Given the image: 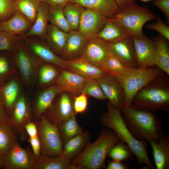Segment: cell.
Wrapping results in <instances>:
<instances>
[{"label":"cell","instance_id":"obj_1","mask_svg":"<svg viewBox=\"0 0 169 169\" xmlns=\"http://www.w3.org/2000/svg\"><path fill=\"white\" fill-rule=\"evenodd\" d=\"M124 122L136 139L149 141L158 139L163 133L162 126L156 112L137 110L132 106L120 109Z\"/></svg>","mask_w":169,"mask_h":169},{"label":"cell","instance_id":"obj_2","mask_svg":"<svg viewBox=\"0 0 169 169\" xmlns=\"http://www.w3.org/2000/svg\"><path fill=\"white\" fill-rule=\"evenodd\" d=\"M106 108L107 112L103 113L100 118L101 124L112 130L120 140L127 144L136 156L139 166L145 164L149 169H154L148 156L147 141H139L133 137L124 122L120 109L109 102Z\"/></svg>","mask_w":169,"mask_h":169},{"label":"cell","instance_id":"obj_3","mask_svg":"<svg viewBox=\"0 0 169 169\" xmlns=\"http://www.w3.org/2000/svg\"><path fill=\"white\" fill-rule=\"evenodd\" d=\"M168 75L163 72L140 89L133 99V107L137 110L156 113L159 111L168 112Z\"/></svg>","mask_w":169,"mask_h":169},{"label":"cell","instance_id":"obj_4","mask_svg":"<svg viewBox=\"0 0 169 169\" xmlns=\"http://www.w3.org/2000/svg\"><path fill=\"white\" fill-rule=\"evenodd\" d=\"M120 141L112 130L109 128L104 129L97 139L93 143L87 144L79 154L70 161L71 163L83 169L106 168L105 160L110 150Z\"/></svg>","mask_w":169,"mask_h":169},{"label":"cell","instance_id":"obj_5","mask_svg":"<svg viewBox=\"0 0 169 169\" xmlns=\"http://www.w3.org/2000/svg\"><path fill=\"white\" fill-rule=\"evenodd\" d=\"M163 72L157 67L139 69L127 66L123 74L113 76L120 82L124 89V106H132V100L136 93Z\"/></svg>","mask_w":169,"mask_h":169},{"label":"cell","instance_id":"obj_6","mask_svg":"<svg viewBox=\"0 0 169 169\" xmlns=\"http://www.w3.org/2000/svg\"><path fill=\"white\" fill-rule=\"evenodd\" d=\"M156 15L148 8L135 3L119 9L113 18L118 20L132 37L141 38L143 27L147 22L154 20Z\"/></svg>","mask_w":169,"mask_h":169},{"label":"cell","instance_id":"obj_7","mask_svg":"<svg viewBox=\"0 0 169 169\" xmlns=\"http://www.w3.org/2000/svg\"><path fill=\"white\" fill-rule=\"evenodd\" d=\"M12 55L23 84L28 87L33 85L37 81L40 65L44 62L34 56L21 40L12 52Z\"/></svg>","mask_w":169,"mask_h":169},{"label":"cell","instance_id":"obj_8","mask_svg":"<svg viewBox=\"0 0 169 169\" xmlns=\"http://www.w3.org/2000/svg\"><path fill=\"white\" fill-rule=\"evenodd\" d=\"M37 130L42 155L51 157L61 156L63 148L57 126L51 123L42 115Z\"/></svg>","mask_w":169,"mask_h":169},{"label":"cell","instance_id":"obj_9","mask_svg":"<svg viewBox=\"0 0 169 169\" xmlns=\"http://www.w3.org/2000/svg\"><path fill=\"white\" fill-rule=\"evenodd\" d=\"M37 158L17 143L3 158L5 169H33Z\"/></svg>","mask_w":169,"mask_h":169},{"label":"cell","instance_id":"obj_10","mask_svg":"<svg viewBox=\"0 0 169 169\" xmlns=\"http://www.w3.org/2000/svg\"><path fill=\"white\" fill-rule=\"evenodd\" d=\"M111 51L109 43L97 37L87 39L80 57L101 68L103 61Z\"/></svg>","mask_w":169,"mask_h":169},{"label":"cell","instance_id":"obj_11","mask_svg":"<svg viewBox=\"0 0 169 169\" xmlns=\"http://www.w3.org/2000/svg\"><path fill=\"white\" fill-rule=\"evenodd\" d=\"M24 43L30 51L43 61L54 64L64 69V60L55 54L46 42L33 36H22Z\"/></svg>","mask_w":169,"mask_h":169},{"label":"cell","instance_id":"obj_12","mask_svg":"<svg viewBox=\"0 0 169 169\" xmlns=\"http://www.w3.org/2000/svg\"><path fill=\"white\" fill-rule=\"evenodd\" d=\"M107 18L92 9L85 8L80 18L78 31L86 39L97 37Z\"/></svg>","mask_w":169,"mask_h":169},{"label":"cell","instance_id":"obj_13","mask_svg":"<svg viewBox=\"0 0 169 169\" xmlns=\"http://www.w3.org/2000/svg\"><path fill=\"white\" fill-rule=\"evenodd\" d=\"M131 37L136 52L137 69H145L155 65L156 48L152 40L145 34L140 38Z\"/></svg>","mask_w":169,"mask_h":169},{"label":"cell","instance_id":"obj_14","mask_svg":"<svg viewBox=\"0 0 169 169\" xmlns=\"http://www.w3.org/2000/svg\"><path fill=\"white\" fill-rule=\"evenodd\" d=\"M97 80L109 102L121 109L124 105L125 95L124 89L120 82L107 74Z\"/></svg>","mask_w":169,"mask_h":169},{"label":"cell","instance_id":"obj_15","mask_svg":"<svg viewBox=\"0 0 169 169\" xmlns=\"http://www.w3.org/2000/svg\"><path fill=\"white\" fill-rule=\"evenodd\" d=\"M109 44L111 51L126 66L137 69L136 52L131 36L127 37L120 41Z\"/></svg>","mask_w":169,"mask_h":169},{"label":"cell","instance_id":"obj_16","mask_svg":"<svg viewBox=\"0 0 169 169\" xmlns=\"http://www.w3.org/2000/svg\"><path fill=\"white\" fill-rule=\"evenodd\" d=\"M64 69L87 79H97L106 74L101 68L80 57L71 60H64Z\"/></svg>","mask_w":169,"mask_h":169},{"label":"cell","instance_id":"obj_17","mask_svg":"<svg viewBox=\"0 0 169 169\" xmlns=\"http://www.w3.org/2000/svg\"><path fill=\"white\" fill-rule=\"evenodd\" d=\"M88 79L67 70L61 69L54 84L63 87L65 92L74 97L81 94Z\"/></svg>","mask_w":169,"mask_h":169},{"label":"cell","instance_id":"obj_18","mask_svg":"<svg viewBox=\"0 0 169 169\" xmlns=\"http://www.w3.org/2000/svg\"><path fill=\"white\" fill-rule=\"evenodd\" d=\"M86 40L78 30H70L68 33L67 38L60 57L65 60L80 57Z\"/></svg>","mask_w":169,"mask_h":169},{"label":"cell","instance_id":"obj_19","mask_svg":"<svg viewBox=\"0 0 169 169\" xmlns=\"http://www.w3.org/2000/svg\"><path fill=\"white\" fill-rule=\"evenodd\" d=\"M156 169L169 168V136L163 133L156 141H149Z\"/></svg>","mask_w":169,"mask_h":169},{"label":"cell","instance_id":"obj_20","mask_svg":"<svg viewBox=\"0 0 169 169\" xmlns=\"http://www.w3.org/2000/svg\"><path fill=\"white\" fill-rule=\"evenodd\" d=\"M17 74L0 85V98L8 114L12 111L20 97V86Z\"/></svg>","mask_w":169,"mask_h":169},{"label":"cell","instance_id":"obj_21","mask_svg":"<svg viewBox=\"0 0 169 169\" xmlns=\"http://www.w3.org/2000/svg\"><path fill=\"white\" fill-rule=\"evenodd\" d=\"M130 36L131 35L125 28L114 18H107L104 27L97 36L109 43L120 41Z\"/></svg>","mask_w":169,"mask_h":169},{"label":"cell","instance_id":"obj_22","mask_svg":"<svg viewBox=\"0 0 169 169\" xmlns=\"http://www.w3.org/2000/svg\"><path fill=\"white\" fill-rule=\"evenodd\" d=\"M59 95L55 106L53 107L51 106L49 108L51 110L54 119L55 120L54 124L56 126L57 124L59 125L63 121L75 114L73 101L71 97L72 96L66 92H63Z\"/></svg>","mask_w":169,"mask_h":169},{"label":"cell","instance_id":"obj_23","mask_svg":"<svg viewBox=\"0 0 169 169\" xmlns=\"http://www.w3.org/2000/svg\"><path fill=\"white\" fill-rule=\"evenodd\" d=\"M85 8L92 9L107 18H112L119 9L114 0H69Z\"/></svg>","mask_w":169,"mask_h":169},{"label":"cell","instance_id":"obj_24","mask_svg":"<svg viewBox=\"0 0 169 169\" xmlns=\"http://www.w3.org/2000/svg\"><path fill=\"white\" fill-rule=\"evenodd\" d=\"M50 7L46 3H40L35 22L29 30L22 36H37L42 40H45Z\"/></svg>","mask_w":169,"mask_h":169},{"label":"cell","instance_id":"obj_25","mask_svg":"<svg viewBox=\"0 0 169 169\" xmlns=\"http://www.w3.org/2000/svg\"><path fill=\"white\" fill-rule=\"evenodd\" d=\"M33 24L23 13L16 10L8 20L1 22L0 30L22 36L31 28Z\"/></svg>","mask_w":169,"mask_h":169},{"label":"cell","instance_id":"obj_26","mask_svg":"<svg viewBox=\"0 0 169 169\" xmlns=\"http://www.w3.org/2000/svg\"><path fill=\"white\" fill-rule=\"evenodd\" d=\"M156 48L155 65L169 75V48L168 41L161 34L151 39Z\"/></svg>","mask_w":169,"mask_h":169},{"label":"cell","instance_id":"obj_27","mask_svg":"<svg viewBox=\"0 0 169 169\" xmlns=\"http://www.w3.org/2000/svg\"><path fill=\"white\" fill-rule=\"evenodd\" d=\"M78 165L71 164L62 156L51 157L41 155L37 158L33 169H81Z\"/></svg>","mask_w":169,"mask_h":169},{"label":"cell","instance_id":"obj_28","mask_svg":"<svg viewBox=\"0 0 169 169\" xmlns=\"http://www.w3.org/2000/svg\"><path fill=\"white\" fill-rule=\"evenodd\" d=\"M89 139V134L86 131L70 139L64 144L61 156L69 161L72 160L83 150Z\"/></svg>","mask_w":169,"mask_h":169},{"label":"cell","instance_id":"obj_29","mask_svg":"<svg viewBox=\"0 0 169 169\" xmlns=\"http://www.w3.org/2000/svg\"><path fill=\"white\" fill-rule=\"evenodd\" d=\"M63 92H65L63 87L54 84L42 90L38 94L36 104V111L41 115L51 106L55 97Z\"/></svg>","mask_w":169,"mask_h":169},{"label":"cell","instance_id":"obj_30","mask_svg":"<svg viewBox=\"0 0 169 169\" xmlns=\"http://www.w3.org/2000/svg\"><path fill=\"white\" fill-rule=\"evenodd\" d=\"M67 37L68 33L51 24H48L45 40L53 52L59 56H61Z\"/></svg>","mask_w":169,"mask_h":169},{"label":"cell","instance_id":"obj_31","mask_svg":"<svg viewBox=\"0 0 169 169\" xmlns=\"http://www.w3.org/2000/svg\"><path fill=\"white\" fill-rule=\"evenodd\" d=\"M17 142L16 135L11 126L7 123L0 124V156L3 158Z\"/></svg>","mask_w":169,"mask_h":169},{"label":"cell","instance_id":"obj_32","mask_svg":"<svg viewBox=\"0 0 169 169\" xmlns=\"http://www.w3.org/2000/svg\"><path fill=\"white\" fill-rule=\"evenodd\" d=\"M52 64L44 62L40 66L37 81L39 88H43L54 83L59 74V70Z\"/></svg>","mask_w":169,"mask_h":169},{"label":"cell","instance_id":"obj_33","mask_svg":"<svg viewBox=\"0 0 169 169\" xmlns=\"http://www.w3.org/2000/svg\"><path fill=\"white\" fill-rule=\"evenodd\" d=\"M64 7L60 5L50 6L48 21L56 27L68 33L71 30L64 14Z\"/></svg>","mask_w":169,"mask_h":169},{"label":"cell","instance_id":"obj_34","mask_svg":"<svg viewBox=\"0 0 169 169\" xmlns=\"http://www.w3.org/2000/svg\"><path fill=\"white\" fill-rule=\"evenodd\" d=\"M126 67L111 51L104 59L101 66V68L104 71L113 76L123 74Z\"/></svg>","mask_w":169,"mask_h":169},{"label":"cell","instance_id":"obj_35","mask_svg":"<svg viewBox=\"0 0 169 169\" xmlns=\"http://www.w3.org/2000/svg\"><path fill=\"white\" fill-rule=\"evenodd\" d=\"M84 9L78 4L70 2L64 6V14L71 30H78L81 16Z\"/></svg>","mask_w":169,"mask_h":169},{"label":"cell","instance_id":"obj_36","mask_svg":"<svg viewBox=\"0 0 169 169\" xmlns=\"http://www.w3.org/2000/svg\"><path fill=\"white\" fill-rule=\"evenodd\" d=\"M74 114L63 121L59 125L64 144L68 140L82 132L83 128L78 125Z\"/></svg>","mask_w":169,"mask_h":169},{"label":"cell","instance_id":"obj_37","mask_svg":"<svg viewBox=\"0 0 169 169\" xmlns=\"http://www.w3.org/2000/svg\"><path fill=\"white\" fill-rule=\"evenodd\" d=\"M16 10L23 13L33 24L41 2L39 0H14Z\"/></svg>","mask_w":169,"mask_h":169},{"label":"cell","instance_id":"obj_38","mask_svg":"<svg viewBox=\"0 0 169 169\" xmlns=\"http://www.w3.org/2000/svg\"><path fill=\"white\" fill-rule=\"evenodd\" d=\"M134 155L127 144L120 140L112 147L107 156L113 160L125 162L133 160Z\"/></svg>","mask_w":169,"mask_h":169},{"label":"cell","instance_id":"obj_39","mask_svg":"<svg viewBox=\"0 0 169 169\" xmlns=\"http://www.w3.org/2000/svg\"><path fill=\"white\" fill-rule=\"evenodd\" d=\"M8 56L0 55V85L7 82L18 74V71L12 57L10 60Z\"/></svg>","mask_w":169,"mask_h":169},{"label":"cell","instance_id":"obj_40","mask_svg":"<svg viewBox=\"0 0 169 169\" xmlns=\"http://www.w3.org/2000/svg\"><path fill=\"white\" fill-rule=\"evenodd\" d=\"M13 115L11 120L17 124H21L24 120L28 118L29 114V109L26 99L23 95L19 97L12 111Z\"/></svg>","mask_w":169,"mask_h":169},{"label":"cell","instance_id":"obj_41","mask_svg":"<svg viewBox=\"0 0 169 169\" xmlns=\"http://www.w3.org/2000/svg\"><path fill=\"white\" fill-rule=\"evenodd\" d=\"M81 93L99 100H103L107 99L98 82L96 79H88L83 88Z\"/></svg>","mask_w":169,"mask_h":169},{"label":"cell","instance_id":"obj_42","mask_svg":"<svg viewBox=\"0 0 169 169\" xmlns=\"http://www.w3.org/2000/svg\"><path fill=\"white\" fill-rule=\"evenodd\" d=\"M21 38L19 35L0 30V51L12 52Z\"/></svg>","mask_w":169,"mask_h":169},{"label":"cell","instance_id":"obj_43","mask_svg":"<svg viewBox=\"0 0 169 169\" xmlns=\"http://www.w3.org/2000/svg\"><path fill=\"white\" fill-rule=\"evenodd\" d=\"M16 10L14 0H0V21H5L12 17Z\"/></svg>","mask_w":169,"mask_h":169},{"label":"cell","instance_id":"obj_44","mask_svg":"<svg viewBox=\"0 0 169 169\" xmlns=\"http://www.w3.org/2000/svg\"><path fill=\"white\" fill-rule=\"evenodd\" d=\"M146 28L158 32L168 41H169V27L164 24L160 17L157 16L156 22L146 25Z\"/></svg>","mask_w":169,"mask_h":169},{"label":"cell","instance_id":"obj_45","mask_svg":"<svg viewBox=\"0 0 169 169\" xmlns=\"http://www.w3.org/2000/svg\"><path fill=\"white\" fill-rule=\"evenodd\" d=\"M88 105V97L85 94H81L74 97L73 107L75 115L84 112Z\"/></svg>","mask_w":169,"mask_h":169},{"label":"cell","instance_id":"obj_46","mask_svg":"<svg viewBox=\"0 0 169 169\" xmlns=\"http://www.w3.org/2000/svg\"><path fill=\"white\" fill-rule=\"evenodd\" d=\"M152 3L158 8L164 14L169 21V0H154Z\"/></svg>","mask_w":169,"mask_h":169},{"label":"cell","instance_id":"obj_47","mask_svg":"<svg viewBox=\"0 0 169 169\" xmlns=\"http://www.w3.org/2000/svg\"><path fill=\"white\" fill-rule=\"evenodd\" d=\"M131 166L130 164L125 162L113 160L109 161L106 169H130Z\"/></svg>","mask_w":169,"mask_h":169},{"label":"cell","instance_id":"obj_48","mask_svg":"<svg viewBox=\"0 0 169 169\" xmlns=\"http://www.w3.org/2000/svg\"><path fill=\"white\" fill-rule=\"evenodd\" d=\"M7 123L10 125L11 120L0 98V124Z\"/></svg>","mask_w":169,"mask_h":169},{"label":"cell","instance_id":"obj_49","mask_svg":"<svg viewBox=\"0 0 169 169\" xmlns=\"http://www.w3.org/2000/svg\"><path fill=\"white\" fill-rule=\"evenodd\" d=\"M29 141L31 145L34 155L38 158L40 156V143L38 136L30 137Z\"/></svg>","mask_w":169,"mask_h":169},{"label":"cell","instance_id":"obj_50","mask_svg":"<svg viewBox=\"0 0 169 169\" xmlns=\"http://www.w3.org/2000/svg\"><path fill=\"white\" fill-rule=\"evenodd\" d=\"M27 132L30 138L38 136V130L35 125L32 123H28L25 125Z\"/></svg>","mask_w":169,"mask_h":169},{"label":"cell","instance_id":"obj_51","mask_svg":"<svg viewBox=\"0 0 169 169\" xmlns=\"http://www.w3.org/2000/svg\"><path fill=\"white\" fill-rule=\"evenodd\" d=\"M41 2H43L49 4L50 6L60 5L65 6L69 2V0H39Z\"/></svg>","mask_w":169,"mask_h":169},{"label":"cell","instance_id":"obj_52","mask_svg":"<svg viewBox=\"0 0 169 169\" xmlns=\"http://www.w3.org/2000/svg\"><path fill=\"white\" fill-rule=\"evenodd\" d=\"M120 9L125 8L135 3V0H114Z\"/></svg>","mask_w":169,"mask_h":169},{"label":"cell","instance_id":"obj_53","mask_svg":"<svg viewBox=\"0 0 169 169\" xmlns=\"http://www.w3.org/2000/svg\"><path fill=\"white\" fill-rule=\"evenodd\" d=\"M4 167L3 158L0 156V168Z\"/></svg>","mask_w":169,"mask_h":169},{"label":"cell","instance_id":"obj_54","mask_svg":"<svg viewBox=\"0 0 169 169\" xmlns=\"http://www.w3.org/2000/svg\"><path fill=\"white\" fill-rule=\"evenodd\" d=\"M143 2H147L150 1H153L154 0H138Z\"/></svg>","mask_w":169,"mask_h":169},{"label":"cell","instance_id":"obj_55","mask_svg":"<svg viewBox=\"0 0 169 169\" xmlns=\"http://www.w3.org/2000/svg\"><path fill=\"white\" fill-rule=\"evenodd\" d=\"M1 24V22L0 21V26Z\"/></svg>","mask_w":169,"mask_h":169}]
</instances>
